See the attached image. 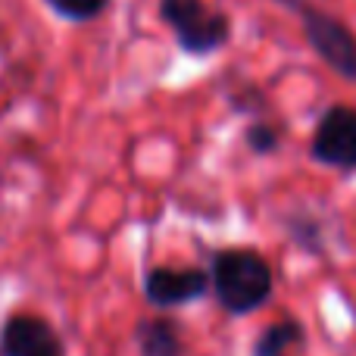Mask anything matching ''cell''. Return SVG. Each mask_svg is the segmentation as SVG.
I'll return each mask as SVG.
<instances>
[{
	"label": "cell",
	"mask_w": 356,
	"mask_h": 356,
	"mask_svg": "<svg viewBox=\"0 0 356 356\" xmlns=\"http://www.w3.org/2000/svg\"><path fill=\"white\" fill-rule=\"evenodd\" d=\"M213 291L207 269H175V266H150L144 272V297L154 309H178L197 303Z\"/></svg>",
	"instance_id": "5b68a950"
},
{
	"label": "cell",
	"mask_w": 356,
	"mask_h": 356,
	"mask_svg": "<svg viewBox=\"0 0 356 356\" xmlns=\"http://www.w3.org/2000/svg\"><path fill=\"white\" fill-rule=\"evenodd\" d=\"M135 347L141 356H184V332L169 316H147L135 325Z\"/></svg>",
	"instance_id": "52a82bcc"
},
{
	"label": "cell",
	"mask_w": 356,
	"mask_h": 356,
	"mask_svg": "<svg viewBox=\"0 0 356 356\" xmlns=\"http://www.w3.org/2000/svg\"><path fill=\"white\" fill-rule=\"evenodd\" d=\"M209 282H213V294L219 300V307L228 316L241 319V316H250L253 309L266 307L272 300L275 272H272L269 259L259 250L225 247V250L213 253Z\"/></svg>",
	"instance_id": "6da1fadb"
},
{
	"label": "cell",
	"mask_w": 356,
	"mask_h": 356,
	"mask_svg": "<svg viewBox=\"0 0 356 356\" xmlns=\"http://www.w3.org/2000/svg\"><path fill=\"white\" fill-rule=\"evenodd\" d=\"M309 154L316 163L338 172H356V106L332 104L319 116L309 141Z\"/></svg>",
	"instance_id": "277c9868"
},
{
	"label": "cell",
	"mask_w": 356,
	"mask_h": 356,
	"mask_svg": "<svg viewBox=\"0 0 356 356\" xmlns=\"http://www.w3.org/2000/svg\"><path fill=\"white\" fill-rule=\"evenodd\" d=\"M160 19L188 56H213L232 41V16L207 0H160Z\"/></svg>",
	"instance_id": "7a4b0ae2"
},
{
	"label": "cell",
	"mask_w": 356,
	"mask_h": 356,
	"mask_svg": "<svg viewBox=\"0 0 356 356\" xmlns=\"http://www.w3.org/2000/svg\"><path fill=\"white\" fill-rule=\"evenodd\" d=\"M284 232L291 234L297 247L309 257H325V222L313 216L309 209H297V213L284 216Z\"/></svg>",
	"instance_id": "9c48e42d"
},
{
	"label": "cell",
	"mask_w": 356,
	"mask_h": 356,
	"mask_svg": "<svg viewBox=\"0 0 356 356\" xmlns=\"http://www.w3.org/2000/svg\"><path fill=\"white\" fill-rule=\"evenodd\" d=\"M244 144H247V150H250V154L272 156L278 147H282V131H278L272 122H263V119H257L253 125H247Z\"/></svg>",
	"instance_id": "8fae6325"
},
{
	"label": "cell",
	"mask_w": 356,
	"mask_h": 356,
	"mask_svg": "<svg viewBox=\"0 0 356 356\" xmlns=\"http://www.w3.org/2000/svg\"><path fill=\"white\" fill-rule=\"evenodd\" d=\"M303 344H307V328H303V322L294 319V316H284V319L272 322V325L259 334L250 356H291Z\"/></svg>",
	"instance_id": "ba28073f"
},
{
	"label": "cell",
	"mask_w": 356,
	"mask_h": 356,
	"mask_svg": "<svg viewBox=\"0 0 356 356\" xmlns=\"http://www.w3.org/2000/svg\"><path fill=\"white\" fill-rule=\"evenodd\" d=\"M275 3L288 6L300 19L307 44L334 75H341L344 81H356V31L350 25L313 6L309 0H275Z\"/></svg>",
	"instance_id": "3957f363"
},
{
	"label": "cell",
	"mask_w": 356,
	"mask_h": 356,
	"mask_svg": "<svg viewBox=\"0 0 356 356\" xmlns=\"http://www.w3.org/2000/svg\"><path fill=\"white\" fill-rule=\"evenodd\" d=\"M0 356H66V344L44 316L13 313L0 325Z\"/></svg>",
	"instance_id": "8992f818"
},
{
	"label": "cell",
	"mask_w": 356,
	"mask_h": 356,
	"mask_svg": "<svg viewBox=\"0 0 356 356\" xmlns=\"http://www.w3.org/2000/svg\"><path fill=\"white\" fill-rule=\"evenodd\" d=\"M44 3L66 22H94L106 13L110 0H44Z\"/></svg>",
	"instance_id": "30bf717a"
}]
</instances>
